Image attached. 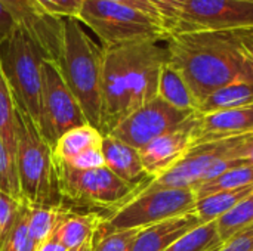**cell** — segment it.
Here are the masks:
<instances>
[{
  "mask_svg": "<svg viewBox=\"0 0 253 251\" xmlns=\"http://www.w3.org/2000/svg\"><path fill=\"white\" fill-rule=\"evenodd\" d=\"M166 64L168 50L159 41L144 40L102 47V135L157 98L160 74Z\"/></svg>",
  "mask_w": 253,
  "mask_h": 251,
  "instance_id": "obj_1",
  "label": "cell"
},
{
  "mask_svg": "<svg viewBox=\"0 0 253 251\" xmlns=\"http://www.w3.org/2000/svg\"><path fill=\"white\" fill-rule=\"evenodd\" d=\"M166 41L168 62L184 77L199 105L225 84L252 80L237 31L173 33Z\"/></svg>",
  "mask_w": 253,
  "mask_h": 251,
  "instance_id": "obj_2",
  "label": "cell"
},
{
  "mask_svg": "<svg viewBox=\"0 0 253 251\" xmlns=\"http://www.w3.org/2000/svg\"><path fill=\"white\" fill-rule=\"evenodd\" d=\"M61 75L76 96L86 121L101 132L102 114V47L74 18H64L61 56L56 62Z\"/></svg>",
  "mask_w": 253,
  "mask_h": 251,
  "instance_id": "obj_3",
  "label": "cell"
},
{
  "mask_svg": "<svg viewBox=\"0 0 253 251\" xmlns=\"http://www.w3.org/2000/svg\"><path fill=\"white\" fill-rule=\"evenodd\" d=\"M16 115L15 161L22 201L28 206H61L52 146L43 139L33 118L18 105Z\"/></svg>",
  "mask_w": 253,
  "mask_h": 251,
  "instance_id": "obj_4",
  "label": "cell"
},
{
  "mask_svg": "<svg viewBox=\"0 0 253 251\" xmlns=\"http://www.w3.org/2000/svg\"><path fill=\"white\" fill-rule=\"evenodd\" d=\"M253 142V135L196 143L178 161L162 176L151 179L141 189H159V188H187L196 189L205 182L215 179L228 169L248 161V155Z\"/></svg>",
  "mask_w": 253,
  "mask_h": 251,
  "instance_id": "obj_5",
  "label": "cell"
},
{
  "mask_svg": "<svg viewBox=\"0 0 253 251\" xmlns=\"http://www.w3.org/2000/svg\"><path fill=\"white\" fill-rule=\"evenodd\" d=\"M101 41V47L132 41H160L169 37L168 30L157 18L108 0H84L77 18Z\"/></svg>",
  "mask_w": 253,
  "mask_h": 251,
  "instance_id": "obj_6",
  "label": "cell"
},
{
  "mask_svg": "<svg viewBox=\"0 0 253 251\" xmlns=\"http://www.w3.org/2000/svg\"><path fill=\"white\" fill-rule=\"evenodd\" d=\"M37 44L18 27L0 40V67L15 102L36 123L42 102V62Z\"/></svg>",
  "mask_w": 253,
  "mask_h": 251,
  "instance_id": "obj_7",
  "label": "cell"
},
{
  "mask_svg": "<svg viewBox=\"0 0 253 251\" xmlns=\"http://www.w3.org/2000/svg\"><path fill=\"white\" fill-rule=\"evenodd\" d=\"M196 201L194 191L187 188L141 189L127 203L110 212L99 223L96 234L147 228L191 213Z\"/></svg>",
  "mask_w": 253,
  "mask_h": 251,
  "instance_id": "obj_8",
  "label": "cell"
},
{
  "mask_svg": "<svg viewBox=\"0 0 253 251\" xmlns=\"http://www.w3.org/2000/svg\"><path fill=\"white\" fill-rule=\"evenodd\" d=\"M58 185L62 198L104 207L110 212L135 197L138 188L125 182L107 167L92 170H74L56 163Z\"/></svg>",
  "mask_w": 253,
  "mask_h": 251,
  "instance_id": "obj_9",
  "label": "cell"
},
{
  "mask_svg": "<svg viewBox=\"0 0 253 251\" xmlns=\"http://www.w3.org/2000/svg\"><path fill=\"white\" fill-rule=\"evenodd\" d=\"M83 124L89 123L58 65L44 59L42 62V102L37 121L40 135L53 148L65 132Z\"/></svg>",
  "mask_w": 253,
  "mask_h": 251,
  "instance_id": "obj_10",
  "label": "cell"
},
{
  "mask_svg": "<svg viewBox=\"0 0 253 251\" xmlns=\"http://www.w3.org/2000/svg\"><path fill=\"white\" fill-rule=\"evenodd\" d=\"M242 30H253V0H188L170 34Z\"/></svg>",
  "mask_w": 253,
  "mask_h": 251,
  "instance_id": "obj_11",
  "label": "cell"
},
{
  "mask_svg": "<svg viewBox=\"0 0 253 251\" xmlns=\"http://www.w3.org/2000/svg\"><path fill=\"white\" fill-rule=\"evenodd\" d=\"M194 114L176 109L157 96L129 114L107 135L141 149L154 139L178 129Z\"/></svg>",
  "mask_w": 253,
  "mask_h": 251,
  "instance_id": "obj_12",
  "label": "cell"
},
{
  "mask_svg": "<svg viewBox=\"0 0 253 251\" xmlns=\"http://www.w3.org/2000/svg\"><path fill=\"white\" fill-rule=\"evenodd\" d=\"M21 28L42 50L44 59L58 62L64 38V18L47 13L37 0H0Z\"/></svg>",
  "mask_w": 253,
  "mask_h": 251,
  "instance_id": "obj_13",
  "label": "cell"
},
{
  "mask_svg": "<svg viewBox=\"0 0 253 251\" xmlns=\"http://www.w3.org/2000/svg\"><path fill=\"white\" fill-rule=\"evenodd\" d=\"M196 115V114H194ZM194 115L178 129L154 139L139 149L142 166L151 179H156L172 169L194 145L193 127Z\"/></svg>",
  "mask_w": 253,
  "mask_h": 251,
  "instance_id": "obj_14",
  "label": "cell"
},
{
  "mask_svg": "<svg viewBox=\"0 0 253 251\" xmlns=\"http://www.w3.org/2000/svg\"><path fill=\"white\" fill-rule=\"evenodd\" d=\"M248 135H253V105L194 115V145Z\"/></svg>",
  "mask_w": 253,
  "mask_h": 251,
  "instance_id": "obj_15",
  "label": "cell"
},
{
  "mask_svg": "<svg viewBox=\"0 0 253 251\" xmlns=\"http://www.w3.org/2000/svg\"><path fill=\"white\" fill-rule=\"evenodd\" d=\"M102 155L105 167L110 172L138 189L151 180L142 166L139 149L125 143L113 135H102Z\"/></svg>",
  "mask_w": 253,
  "mask_h": 251,
  "instance_id": "obj_16",
  "label": "cell"
},
{
  "mask_svg": "<svg viewBox=\"0 0 253 251\" xmlns=\"http://www.w3.org/2000/svg\"><path fill=\"white\" fill-rule=\"evenodd\" d=\"M199 225H202L200 219L191 212L142 228L135 237L130 251H166Z\"/></svg>",
  "mask_w": 253,
  "mask_h": 251,
  "instance_id": "obj_17",
  "label": "cell"
},
{
  "mask_svg": "<svg viewBox=\"0 0 253 251\" xmlns=\"http://www.w3.org/2000/svg\"><path fill=\"white\" fill-rule=\"evenodd\" d=\"M102 219L104 216L96 213H74L68 210L58 225L53 238L65 250L76 249L93 238Z\"/></svg>",
  "mask_w": 253,
  "mask_h": 251,
  "instance_id": "obj_18",
  "label": "cell"
},
{
  "mask_svg": "<svg viewBox=\"0 0 253 251\" xmlns=\"http://www.w3.org/2000/svg\"><path fill=\"white\" fill-rule=\"evenodd\" d=\"M253 105V80H237L211 93L200 102L197 114L236 109Z\"/></svg>",
  "mask_w": 253,
  "mask_h": 251,
  "instance_id": "obj_19",
  "label": "cell"
},
{
  "mask_svg": "<svg viewBox=\"0 0 253 251\" xmlns=\"http://www.w3.org/2000/svg\"><path fill=\"white\" fill-rule=\"evenodd\" d=\"M157 96L181 111L197 112L199 102L184 77L168 62L160 74Z\"/></svg>",
  "mask_w": 253,
  "mask_h": 251,
  "instance_id": "obj_20",
  "label": "cell"
},
{
  "mask_svg": "<svg viewBox=\"0 0 253 251\" xmlns=\"http://www.w3.org/2000/svg\"><path fill=\"white\" fill-rule=\"evenodd\" d=\"M102 145V133L90 126L83 124L65 132L52 148L53 158L56 163H67L73 157L93 148Z\"/></svg>",
  "mask_w": 253,
  "mask_h": 251,
  "instance_id": "obj_21",
  "label": "cell"
},
{
  "mask_svg": "<svg viewBox=\"0 0 253 251\" xmlns=\"http://www.w3.org/2000/svg\"><path fill=\"white\" fill-rule=\"evenodd\" d=\"M252 192L253 186H249L236 191H222V192L211 194L196 201L193 213L200 219L202 223L216 222L219 217L231 212L239 203H242Z\"/></svg>",
  "mask_w": 253,
  "mask_h": 251,
  "instance_id": "obj_22",
  "label": "cell"
},
{
  "mask_svg": "<svg viewBox=\"0 0 253 251\" xmlns=\"http://www.w3.org/2000/svg\"><path fill=\"white\" fill-rule=\"evenodd\" d=\"M67 212L62 206H28V234L36 249L55 234Z\"/></svg>",
  "mask_w": 253,
  "mask_h": 251,
  "instance_id": "obj_23",
  "label": "cell"
},
{
  "mask_svg": "<svg viewBox=\"0 0 253 251\" xmlns=\"http://www.w3.org/2000/svg\"><path fill=\"white\" fill-rule=\"evenodd\" d=\"M249 186H253V164L246 161L243 164L228 169L227 172L216 176L215 179L202 183L194 189V194H196V200H200L211 194H216L222 191H236Z\"/></svg>",
  "mask_w": 253,
  "mask_h": 251,
  "instance_id": "obj_24",
  "label": "cell"
},
{
  "mask_svg": "<svg viewBox=\"0 0 253 251\" xmlns=\"http://www.w3.org/2000/svg\"><path fill=\"white\" fill-rule=\"evenodd\" d=\"M216 222L202 223L182 238L173 243L166 251H213L222 246Z\"/></svg>",
  "mask_w": 253,
  "mask_h": 251,
  "instance_id": "obj_25",
  "label": "cell"
},
{
  "mask_svg": "<svg viewBox=\"0 0 253 251\" xmlns=\"http://www.w3.org/2000/svg\"><path fill=\"white\" fill-rule=\"evenodd\" d=\"M16 102L0 67V138L15 151L16 148Z\"/></svg>",
  "mask_w": 253,
  "mask_h": 251,
  "instance_id": "obj_26",
  "label": "cell"
},
{
  "mask_svg": "<svg viewBox=\"0 0 253 251\" xmlns=\"http://www.w3.org/2000/svg\"><path fill=\"white\" fill-rule=\"evenodd\" d=\"M253 225V192L249 194L242 203H239L231 212L224 215L216 220L218 234L222 243L228 241L231 237L240 231Z\"/></svg>",
  "mask_w": 253,
  "mask_h": 251,
  "instance_id": "obj_27",
  "label": "cell"
},
{
  "mask_svg": "<svg viewBox=\"0 0 253 251\" xmlns=\"http://www.w3.org/2000/svg\"><path fill=\"white\" fill-rule=\"evenodd\" d=\"M0 191L22 201L18 173H16L15 151L1 138H0Z\"/></svg>",
  "mask_w": 253,
  "mask_h": 251,
  "instance_id": "obj_28",
  "label": "cell"
},
{
  "mask_svg": "<svg viewBox=\"0 0 253 251\" xmlns=\"http://www.w3.org/2000/svg\"><path fill=\"white\" fill-rule=\"evenodd\" d=\"M0 251H36V246L28 234V204H24Z\"/></svg>",
  "mask_w": 253,
  "mask_h": 251,
  "instance_id": "obj_29",
  "label": "cell"
},
{
  "mask_svg": "<svg viewBox=\"0 0 253 251\" xmlns=\"http://www.w3.org/2000/svg\"><path fill=\"white\" fill-rule=\"evenodd\" d=\"M141 229H125L110 234L95 232L92 251H130L132 243Z\"/></svg>",
  "mask_w": 253,
  "mask_h": 251,
  "instance_id": "obj_30",
  "label": "cell"
},
{
  "mask_svg": "<svg viewBox=\"0 0 253 251\" xmlns=\"http://www.w3.org/2000/svg\"><path fill=\"white\" fill-rule=\"evenodd\" d=\"M24 204V201L16 200L12 195L0 191V247L9 235L12 226L15 225Z\"/></svg>",
  "mask_w": 253,
  "mask_h": 251,
  "instance_id": "obj_31",
  "label": "cell"
},
{
  "mask_svg": "<svg viewBox=\"0 0 253 251\" xmlns=\"http://www.w3.org/2000/svg\"><path fill=\"white\" fill-rule=\"evenodd\" d=\"M84 0H37V3L50 15L58 18L77 19Z\"/></svg>",
  "mask_w": 253,
  "mask_h": 251,
  "instance_id": "obj_32",
  "label": "cell"
},
{
  "mask_svg": "<svg viewBox=\"0 0 253 251\" xmlns=\"http://www.w3.org/2000/svg\"><path fill=\"white\" fill-rule=\"evenodd\" d=\"M61 164H64L70 169H74V170H92V169L105 167V161H104V155H102V145L93 146V148L73 157L67 163H61Z\"/></svg>",
  "mask_w": 253,
  "mask_h": 251,
  "instance_id": "obj_33",
  "label": "cell"
},
{
  "mask_svg": "<svg viewBox=\"0 0 253 251\" xmlns=\"http://www.w3.org/2000/svg\"><path fill=\"white\" fill-rule=\"evenodd\" d=\"M148 1L156 7V10L159 12L160 19H162L165 28L170 34L173 31L176 22H178L181 9L172 0H148Z\"/></svg>",
  "mask_w": 253,
  "mask_h": 251,
  "instance_id": "obj_34",
  "label": "cell"
},
{
  "mask_svg": "<svg viewBox=\"0 0 253 251\" xmlns=\"http://www.w3.org/2000/svg\"><path fill=\"white\" fill-rule=\"evenodd\" d=\"M216 251H253V225L231 237Z\"/></svg>",
  "mask_w": 253,
  "mask_h": 251,
  "instance_id": "obj_35",
  "label": "cell"
},
{
  "mask_svg": "<svg viewBox=\"0 0 253 251\" xmlns=\"http://www.w3.org/2000/svg\"><path fill=\"white\" fill-rule=\"evenodd\" d=\"M237 34H239L242 50L246 58V62H248V67L251 71V77L253 80V31L252 30H242V31H237Z\"/></svg>",
  "mask_w": 253,
  "mask_h": 251,
  "instance_id": "obj_36",
  "label": "cell"
},
{
  "mask_svg": "<svg viewBox=\"0 0 253 251\" xmlns=\"http://www.w3.org/2000/svg\"><path fill=\"white\" fill-rule=\"evenodd\" d=\"M108 1H114V3H122V4H126V6H130V7H135V9H139L154 18H157L159 21L160 19V15L159 12L156 10V7L148 1V0H108ZM163 24V22H162Z\"/></svg>",
  "mask_w": 253,
  "mask_h": 251,
  "instance_id": "obj_37",
  "label": "cell"
},
{
  "mask_svg": "<svg viewBox=\"0 0 253 251\" xmlns=\"http://www.w3.org/2000/svg\"><path fill=\"white\" fill-rule=\"evenodd\" d=\"M15 27H16V24L13 22L12 16L4 9V6L0 3V40H3Z\"/></svg>",
  "mask_w": 253,
  "mask_h": 251,
  "instance_id": "obj_38",
  "label": "cell"
},
{
  "mask_svg": "<svg viewBox=\"0 0 253 251\" xmlns=\"http://www.w3.org/2000/svg\"><path fill=\"white\" fill-rule=\"evenodd\" d=\"M36 251H67L55 238H53V235L49 238V240H46L44 243H42Z\"/></svg>",
  "mask_w": 253,
  "mask_h": 251,
  "instance_id": "obj_39",
  "label": "cell"
},
{
  "mask_svg": "<svg viewBox=\"0 0 253 251\" xmlns=\"http://www.w3.org/2000/svg\"><path fill=\"white\" fill-rule=\"evenodd\" d=\"M92 247H93V238H92V240H89L87 243H84V244H82V246L76 247V249H71V250H67V251H92Z\"/></svg>",
  "mask_w": 253,
  "mask_h": 251,
  "instance_id": "obj_40",
  "label": "cell"
},
{
  "mask_svg": "<svg viewBox=\"0 0 253 251\" xmlns=\"http://www.w3.org/2000/svg\"><path fill=\"white\" fill-rule=\"evenodd\" d=\"M172 1H173V3H175L178 7H179V9H182V6H184V4H185L188 0H172Z\"/></svg>",
  "mask_w": 253,
  "mask_h": 251,
  "instance_id": "obj_41",
  "label": "cell"
},
{
  "mask_svg": "<svg viewBox=\"0 0 253 251\" xmlns=\"http://www.w3.org/2000/svg\"><path fill=\"white\" fill-rule=\"evenodd\" d=\"M216 250H218V249H216ZM216 250H213V251H216Z\"/></svg>",
  "mask_w": 253,
  "mask_h": 251,
  "instance_id": "obj_42",
  "label": "cell"
},
{
  "mask_svg": "<svg viewBox=\"0 0 253 251\" xmlns=\"http://www.w3.org/2000/svg\"><path fill=\"white\" fill-rule=\"evenodd\" d=\"M252 31H253V30H252Z\"/></svg>",
  "mask_w": 253,
  "mask_h": 251,
  "instance_id": "obj_43",
  "label": "cell"
}]
</instances>
